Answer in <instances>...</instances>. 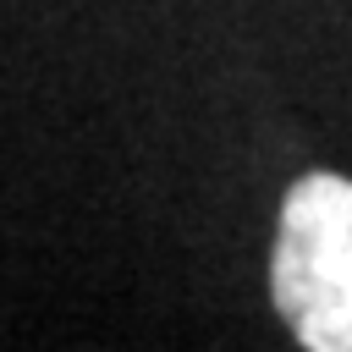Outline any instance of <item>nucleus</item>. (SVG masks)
Listing matches in <instances>:
<instances>
[{"mask_svg":"<svg viewBox=\"0 0 352 352\" xmlns=\"http://www.w3.org/2000/svg\"><path fill=\"white\" fill-rule=\"evenodd\" d=\"M270 286L308 352H352V182L302 176L286 192Z\"/></svg>","mask_w":352,"mask_h":352,"instance_id":"obj_1","label":"nucleus"}]
</instances>
